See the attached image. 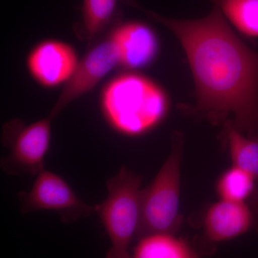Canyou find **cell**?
I'll list each match as a JSON object with an SVG mask.
<instances>
[{
  "label": "cell",
  "mask_w": 258,
  "mask_h": 258,
  "mask_svg": "<svg viewBox=\"0 0 258 258\" xmlns=\"http://www.w3.org/2000/svg\"><path fill=\"white\" fill-rule=\"evenodd\" d=\"M79 60L72 45L48 39L32 47L27 57L26 66L34 81L42 87L53 88L69 81Z\"/></svg>",
  "instance_id": "9"
},
{
  "label": "cell",
  "mask_w": 258,
  "mask_h": 258,
  "mask_svg": "<svg viewBox=\"0 0 258 258\" xmlns=\"http://www.w3.org/2000/svg\"><path fill=\"white\" fill-rule=\"evenodd\" d=\"M18 198L22 213L55 212L64 223L91 216L98 210V205L83 202L61 176L45 169L37 174L32 189L19 193Z\"/></svg>",
  "instance_id": "7"
},
{
  "label": "cell",
  "mask_w": 258,
  "mask_h": 258,
  "mask_svg": "<svg viewBox=\"0 0 258 258\" xmlns=\"http://www.w3.org/2000/svg\"><path fill=\"white\" fill-rule=\"evenodd\" d=\"M119 55L109 35L79 60L71 79L64 85L49 115L55 118L64 107L92 91L110 72L119 66Z\"/></svg>",
  "instance_id": "8"
},
{
  "label": "cell",
  "mask_w": 258,
  "mask_h": 258,
  "mask_svg": "<svg viewBox=\"0 0 258 258\" xmlns=\"http://www.w3.org/2000/svg\"><path fill=\"white\" fill-rule=\"evenodd\" d=\"M216 187L217 192L221 200L246 202L256 192L258 184L248 173L232 165L220 176Z\"/></svg>",
  "instance_id": "15"
},
{
  "label": "cell",
  "mask_w": 258,
  "mask_h": 258,
  "mask_svg": "<svg viewBox=\"0 0 258 258\" xmlns=\"http://www.w3.org/2000/svg\"><path fill=\"white\" fill-rule=\"evenodd\" d=\"M132 258H204L193 244L171 234H154L137 240Z\"/></svg>",
  "instance_id": "11"
},
{
  "label": "cell",
  "mask_w": 258,
  "mask_h": 258,
  "mask_svg": "<svg viewBox=\"0 0 258 258\" xmlns=\"http://www.w3.org/2000/svg\"><path fill=\"white\" fill-rule=\"evenodd\" d=\"M137 7L181 42L196 84L195 111L215 122L232 113L236 129L258 137V52L237 38L218 7L195 20L167 18Z\"/></svg>",
  "instance_id": "1"
},
{
  "label": "cell",
  "mask_w": 258,
  "mask_h": 258,
  "mask_svg": "<svg viewBox=\"0 0 258 258\" xmlns=\"http://www.w3.org/2000/svg\"><path fill=\"white\" fill-rule=\"evenodd\" d=\"M224 17L244 35L258 37V0H215Z\"/></svg>",
  "instance_id": "14"
},
{
  "label": "cell",
  "mask_w": 258,
  "mask_h": 258,
  "mask_svg": "<svg viewBox=\"0 0 258 258\" xmlns=\"http://www.w3.org/2000/svg\"><path fill=\"white\" fill-rule=\"evenodd\" d=\"M142 179L123 166L116 175L106 181L108 196L97 205V213L111 242L106 258H132L129 246L138 230Z\"/></svg>",
  "instance_id": "4"
},
{
  "label": "cell",
  "mask_w": 258,
  "mask_h": 258,
  "mask_svg": "<svg viewBox=\"0 0 258 258\" xmlns=\"http://www.w3.org/2000/svg\"><path fill=\"white\" fill-rule=\"evenodd\" d=\"M107 123L123 135H142L164 119L168 100L160 86L145 76L126 73L106 83L100 96Z\"/></svg>",
  "instance_id": "2"
},
{
  "label": "cell",
  "mask_w": 258,
  "mask_h": 258,
  "mask_svg": "<svg viewBox=\"0 0 258 258\" xmlns=\"http://www.w3.org/2000/svg\"><path fill=\"white\" fill-rule=\"evenodd\" d=\"M182 147V136L174 132L170 154L152 182L141 190L137 240L154 234L176 235L181 227L180 168Z\"/></svg>",
  "instance_id": "3"
},
{
  "label": "cell",
  "mask_w": 258,
  "mask_h": 258,
  "mask_svg": "<svg viewBox=\"0 0 258 258\" xmlns=\"http://www.w3.org/2000/svg\"><path fill=\"white\" fill-rule=\"evenodd\" d=\"M203 233L194 245L205 254H212L217 245L247 233H258V189L246 202L220 200L209 208L204 217Z\"/></svg>",
  "instance_id": "6"
},
{
  "label": "cell",
  "mask_w": 258,
  "mask_h": 258,
  "mask_svg": "<svg viewBox=\"0 0 258 258\" xmlns=\"http://www.w3.org/2000/svg\"><path fill=\"white\" fill-rule=\"evenodd\" d=\"M118 0H82L79 30L88 43L111 23L117 13Z\"/></svg>",
  "instance_id": "12"
},
{
  "label": "cell",
  "mask_w": 258,
  "mask_h": 258,
  "mask_svg": "<svg viewBox=\"0 0 258 258\" xmlns=\"http://www.w3.org/2000/svg\"><path fill=\"white\" fill-rule=\"evenodd\" d=\"M52 118H45L25 125L22 120L8 122L3 128V143L9 154L2 159L0 166L5 173L15 176L37 175L43 170L51 139Z\"/></svg>",
  "instance_id": "5"
},
{
  "label": "cell",
  "mask_w": 258,
  "mask_h": 258,
  "mask_svg": "<svg viewBox=\"0 0 258 258\" xmlns=\"http://www.w3.org/2000/svg\"><path fill=\"white\" fill-rule=\"evenodd\" d=\"M109 36L118 50L119 66L125 69L146 67L157 55L159 42L157 35L149 25L142 22L118 24L112 29Z\"/></svg>",
  "instance_id": "10"
},
{
  "label": "cell",
  "mask_w": 258,
  "mask_h": 258,
  "mask_svg": "<svg viewBox=\"0 0 258 258\" xmlns=\"http://www.w3.org/2000/svg\"><path fill=\"white\" fill-rule=\"evenodd\" d=\"M227 132L232 165L248 173L258 184V137H244L230 121Z\"/></svg>",
  "instance_id": "13"
}]
</instances>
